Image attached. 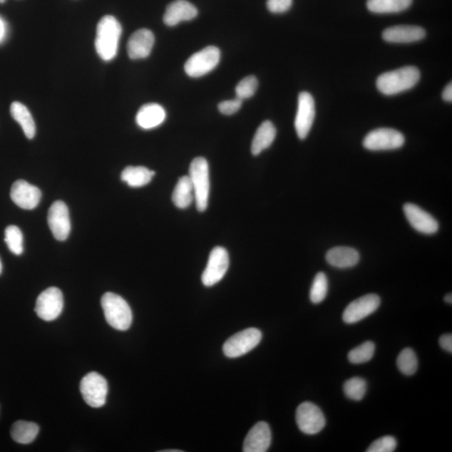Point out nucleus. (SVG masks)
Wrapping results in <instances>:
<instances>
[{"instance_id": "obj_19", "label": "nucleus", "mask_w": 452, "mask_h": 452, "mask_svg": "<svg viewBox=\"0 0 452 452\" xmlns=\"http://www.w3.org/2000/svg\"><path fill=\"white\" fill-rule=\"evenodd\" d=\"M198 16V9L186 0H175L168 4L163 22L168 26H175L182 21H190Z\"/></svg>"}, {"instance_id": "obj_27", "label": "nucleus", "mask_w": 452, "mask_h": 452, "mask_svg": "<svg viewBox=\"0 0 452 452\" xmlns=\"http://www.w3.org/2000/svg\"><path fill=\"white\" fill-rule=\"evenodd\" d=\"M11 113L16 121L21 125L24 133L29 139H32L36 135V128L35 121L30 111L25 105L14 102L11 104Z\"/></svg>"}, {"instance_id": "obj_13", "label": "nucleus", "mask_w": 452, "mask_h": 452, "mask_svg": "<svg viewBox=\"0 0 452 452\" xmlns=\"http://www.w3.org/2000/svg\"><path fill=\"white\" fill-rule=\"evenodd\" d=\"M381 302V297L376 294H367L359 297L346 307L343 319L349 324L358 323L374 314L379 309Z\"/></svg>"}, {"instance_id": "obj_9", "label": "nucleus", "mask_w": 452, "mask_h": 452, "mask_svg": "<svg viewBox=\"0 0 452 452\" xmlns=\"http://www.w3.org/2000/svg\"><path fill=\"white\" fill-rule=\"evenodd\" d=\"M63 307V294L59 288L52 287L47 288L38 297L35 311L42 320L51 322L58 319Z\"/></svg>"}, {"instance_id": "obj_2", "label": "nucleus", "mask_w": 452, "mask_h": 452, "mask_svg": "<svg viewBox=\"0 0 452 452\" xmlns=\"http://www.w3.org/2000/svg\"><path fill=\"white\" fill-rule=\"evenodd\" d=\"M420 79L419 69L416 66H405L379 76L376 86L384 95L393 96L413 88Z\"/></svg>"}, {"instance_id": "obj_21", "label": "nucleus", "mask_w": 452, "mask_h": 452, "mask_svg": "<svg viewBox=\"0 0 452 452\" xmlns=\"http://www.w3.org/2000/svg\"><path fill=\"white\" fill-rule=\"evenodd\" d=\"M166 112L160 104L148 103L139 109L136 122L143 129L155 128L165 121Z\"/></svg>"}, {"instance_id": "obj_7", "label": "nucleus", "mask_w": 452, "mask_h": 452, "mask_svg": "<svg viewBox=\"0 0 452 452\" xmlns=\"http://www.w3.org/2000/svg\"><path fill=\"white\" fill-rule=\"evenodd\" d=\"M220 61V51L217 47H205L190 57L185 65V70L190 78H201L212 71Z\"/></svg>"}, {"instance_id": "obj_22", "label": "nucleus", "mask_w": 452, "mask_h": 452, "mask_svg": "<svg viewBox=\"0 0 452 452\" xmlns=\"http://www.w3.org/2000/svg\"><path fill=\"white\" fill-rule=\"evenodd\" d=\"M326 260L332 267L347 269L357 265L360 256L359 252L352 247H337L329 250Z\"/></svg>"}, {"instance_id": "obj_20", "label": "nucleus", "mask_w": 452, "mask_h": 452, "mask_svg": "<svg viewBox=\"0 0 452 452\" xmlns=\"http://www.w3.org/2000/svg\"><path fill=\"white\" fill-rule=\"evenodd\" d=\"M424 29L415 26H396L386 29L382 34L383 39L389 43H413L426 37Z\"/></svg>"}, {"instance_id": "obj_18", "label": "nucleus", "mask_w": 452, "mask_h": 452, "mask_svg": "<svg viewBox=\"0 0 452 452\" xmlns=\"http://www.w3.org/2000/svg\"><path fill=\"white\" fill-rule=\"evenodd\" d=\"M155 41V35L148 29H141L134 32L128 42V54L130 58H147L150 55Z\"/></svg>"}, {"instance_id": "obj_5", "label": "nucleus", "mask_w": 452, "mask_h": 452, "mask_svg": "<svg viewBox=\"0 0 452 452\" xmlns=\"http://www.w3.org/2000/svg\"><path fill=\"white\" fill-rule=\"evenodd\" d=\"M80 391L84 401L93 408L103 407L107 400L108 384L97 372H91L81 379Z\"/></svg>"}, {"instance_id": "obj_39", "label": "nucleus", "mask_w": 452, "mask_h": 452, "mask_svg": "<svg viewBox=\"0 0 452 452\" xmlns=\"http://www.w3.org/2000/svg\"><path fill=\"white\" fill-rule=\"evenodd\" d=\"M442 98H443L446 102H452V85L451 83L446 86L443 93H442Z\"/></svg>"}, {"instance_id": "obj_26", "label": "nucleus", "mask_w": 452, "mask_h": 452, "mask_svg": "<svg viewBox=\"0 0 452 452\" xmlns=\"http://www.w3.org/2000/svg\"><path fill=\"white\" fill-rule=\"evenodd\" d=\"M155 175V171L149 170L145 167L128 166L122 172L121 180L130 187L139 188L149 184Z\"/></svg>"}, {"instance_id": "obj_16", "label": "nucleus", "mask_w": 452, "mask_h": 452, "mask_svg": "<svg viewBox=\"0 0 452 452\" xmlns=\"http://www.w3.org/2000/svg\"><path fill=\"white\" fill-rule=\"evenodd\" d=\"M11 197L14 204L24 210H33L39 205L41 191L37 187L20 180L14 183Z\"/></svg>"}, {"instance_id": "obj_41", "label": "nucleus", "mask_w": 452, "mask_h": 452, "mask_svg": "<svg viewBox=\"0 0 452 452\" xmlns=\"http://www.w3.org/2000/svg\"><path fill=\"white\" fill-rule=\"evenodd\" d=\"M445 301L446 302H447V304H452V296L450 293V294H447L445 297Z\"/></svg>"}, {"instance_id": "obj_30", "label": "nucleus", "mask_w": 452, "mask_h": 452, "mask_svg": "<svg viewBox=\"0 0 452 452\" xmlns=\"http://www.w3.org/2000/svg\"><path fill=\"white\" fill-rule=\"evenodd\" d=\"M329 291V281L324 272L317 274L310 290V300L312 304H320L323 302Z\"/></svg>"}, {"instance_id": "obj_29", "label": "nucleus", "mask_w": 452, "mask_h": 452, "mask_svg": "<svg viewBox=\"0 0 452 452\" xmlns=\"http://www.w3.org/2000/svg\"><path fill=\"white\" fill-rule=\"evenodd\" d=\"M344 391L350 400L360 401L366 394L367 382L360 377L351 378L344 383Z\"/></svg>"}, {"instance_id": "obj_42", "label": "nucleus", "mask_w": 452, "mask_h": 452, "mask_svg": "<svg viewBox=\"0 0 452 452\" xmlns=\"http://www.w3.org/2000/svg\"><path fill=\"white\" fill-rule=\"evenodd\" d=\"M163 452H182V451H180V450H166V451H163Z\"/></svg>"}, {"instance_id": "obj_23", "label": "nucleus", "mask_w": 452, "mask_h": 452, "mask_svg": "<svg viewBox=\"0 0 452 452\" xmlns=\"http://www.w3.org/2000/svg\"><path fill=\"white\" fill-rule=\"evenodd\" d=\"M277 129L271 121H265L257 130L252 143V153L255 156L259 155L265 149L270 147L275 140Z\"/></svg>"}, {"instance_id": "obj_28", "label": "nucleus", "mask_w": 452, "mask_h": 452, "mask_svg": "<svg viewBox=\"0 0 452 452\" xmlns=\"http://www.w3.org/2000/svg\"><path fill=\"white\" fill-rule=\"evenodd\" d=\"M413 0H368L367 8L375 14H393L406 11Z\"/></svg>"}, {"instance_id": "obj_25", "label": "nucleus", "mask_w": 452, "mask_h": 452, "mask_svg": "<svg viewBox=\"0 0 452 452\" xmlns=\"http://www.w3.org/2000/svg\"><path fill=\"white\" fill-rule=\"evenodd\" d=\"M172 200L178 208L186 209L195 200L193 185L189 176H183L173 192Z\"/></svg>"}, {"instance_id": "obj_8", "label": "nucleus", "mask_w": 452, "mask_h": 452, "mask_svg": "<svg viewBox=\"0 0 452 452\" xmlns=\"http://www.w3.org/2000/svg\"><path fill=\"white\" fill-rule=\"evenodd\" d=\"M405 143V137L397 130L379 128L373 130L364 138L363 145L368 150L384 151L400 148Z\"/></svg>"}, {"instance_id": "obj_36", "label": "nucleus", "mask_w": 452, "mask_h": 452, "mask_svg": "<svg viewBox=\"0 0 452 452\" xmlns=\"http://www.w3.org/2000/svg\"><path fill=\"white\" fill-rule=\"evenodd\" d=\"M293 0H267V6L273 14H282L289 11Z\"/></svg>"}, {"instance_id": "obj_6", "label": "nucleus", "mask_w": 452, "mask_h": 452, "mask_svg": "<svg viewBox=\"0 0 452 452\" xmlns=\"http://www.w3.org/2000/svg\"><path fill=\"white\" fill-rule=\"evenodd\" d=\"M262 332L257 329L250 328L235 334L226 341L223 346V352L226 357L238 358L247 354L261 343Z\"/></svg>"}, {"instance_id": "obj_37", "label": "nucleus", "mask_w": 452, "mask_h": 452, "mask_svg": "<svg viewBox=\"0 0 452 452\" xmlns=\"http://www.w3.org/2000/svg\"><path fill=\"white\" fill-rule=\"evenodd\" d=\"M242 100L235 98L233 100L224 101L218 106L220 112L224 115H232L237 113L242 108Z\"/></svg>"}, {"instance_id": "obj_17", "label": "nucleus", "mask_w": 452, "mask_h": 452, "mask_svg": "<svg viewBox=\"0 0 452 452\" xmlns=\"http://www.w3.org/2000/svg\"><path fill=\"white\" fill-rule=\"evenodd\" d=\"M272 443V431L267 422L261 421L249 431L243 445L244 452H266Z\"/></svg>"}, {"instance_id": "obj_15", "label": "nucleus", "mask_w": 452, "mask_h": 452, "mask_svg": "<svg viewBox=\"0 0 452 452\" xmlns=\"http://www.w3.org/2000/svg\"><path fill=\"white\" fill-rule=\"evenodd\" d=\"M404 213L412 227L422 234L433 235L438 232L439 224L421 207L407 203L403 207Z\"/></svg>"}, {"instance_id": "obj_12", "label": "nucleus", "mask_w": 452, "mask_h": 452, "mask_svg": "<svg viewBox=\"0 0 452 452\" xmlns=\"http://www.w3.org/2000/svg\"><path fill=\"white\" fill-rule=\"evenodd\" d=\"M316 116L315 102L312 96L302 91L298 97L295 128L298 138L305 139L309 135Z\"/></svg>"}, {"instance_id": "obj_14", "label": "nucleus", "mask_w": 452, "mask_h": 452, "mask_svg": "<svg viewBox=\"0 0 452 452\" xmlns=\"http://www.w3.org/2000/svg\"><path fill=\"white\" fill-rule=\"evenodd\" d=\"M48 224L56 240H66L71 232V220L68 207L62 201H56L48 212Z\"/></svg>"}, {"instance_id": "obj_33", "label": "nucleus", "mask_w": 452, "mask_h": 452, "mask_svg": "<svg viewBox=\"0 0 452 452\" xmlns=\"http://www.w3.org/2000/svg\"><path fill=\"white\" fill-rule=\"evenodd\" d=\"M4 240L7 244L9 251L13 254L20 256L24 252V238L20 228L16 225H9L6 229V237Z\"/></svg>"}, {"instance_id": "obj_38", "label": "nucleus", "mask_w": 452, "mask_h": 452, "mask_svg": "<svg viewBox=\"0 0 452 452\" xmlns=\"http://www.w3.org/2000/svg\"><path fill=\"white\" fill-rule=\"evenodd\" d=\"M439 343L441 347L450 354L452 353V336L451 334L442 335Z\"/></svg>"}, {"instance_id": "obj_3", "label": "nucleus", "mask_w": 452, "mask_h": 452, "mask_svg": "<svg viewBox=\"0 0 452 452\" xmlns=\"http://www.w3.org/2000/svg\"><path fill=\"white\" fill-rule=\"evenodd\" d=\"M104 312L105 319L113 329L126 331L133 323L131 307L121 296L113 292H107L101 300Z\"/></svg>"}, {"instance_id": "obj_24", "label": "nucleus", "mask_w": 452, "mask_h": 452, "mask_svg": "<svg viewBox=\"0 0 452 452\" xmlns=\"http://www.w3.org/2000/svg\"><path fill=\"white\" fill-rule=\"evenodd\" d=\"M39 431L40 427L36 423L18 421L14 423L11 434L13 440L17 443L28 445L36 440Z\"/></svg>"}, {"instance_id": "obj_40", "label": "nucleus", "mask_w": 452, "mask_h": 452, "mask_svg": "<svg viewBox=\"0 0 452 452\" xmlns=\"http://www.w3.org/2000/svg\"><path fill=\"white\" fill-rule=\"evenodd\" d=\"M6 23H4L2 19L0 18V42H1L4 39V37H6Z\"/></svg>"}, {"instance_id": "obj_35", "label": "nucleus", "mask_w": 452, "mask_h": 452, "mask_svg": "<svg viewBox=\"0 0 452 452\" xmlns=\"http://www.w3.org/2000/svg\"><path fill=\"white\" fill-rule=\"evenodd\" d=\"M397 441L394 437L386 436L374 441L371 445L369 446L366 451L368 452H393L396 451Z\"/></svg>"}, {"instance_id": "obj_4", "label": "nucleus", "mask_w": 452, "mask_h": 452, "mask_svg": "<svg viewBox=\"0 0 452 452\" xmlns=\"http://www.w3.org/2000/svg\"><path fill=\"white\" fill-rule=\"evenodd\" d=\"M189 177L193 185L196 208L204 212L208 207L210 189L209 165L205 158H195L192 161Z\"/></svg>"}, {"instance_id": "obj_10", "label": "nucleus", "mask_w": 452, "mask_h": 452, "mask_svg": "<svg viewBox=\"0 0 452 452\" xmlns=\"http://www.w3.org/2000/svg\"><path fill=\"white\" fill-rule=\"evenodd\" d=\"M296 421L299 430L306 435H316L323 431L326 425L323 411L311 402H304L298 406Z\"/></svg>"}, {"instance_id": "obj_11", "label": "nucleus", "mask_w": 452, "mask_h": 452, "mask_svg": "<svg viewBox=\"0 0 452 452\" xmlns=\"http://www.w3.org/2000/svg\"><path fill=\"white\" fill-rule=\"evenodd\" d=\"M229 266L227 251L221 247L214 248L210 254L205 270L202 274V282L208 287L217 284L227 272Z\"/></svg>"}, {"instance_id": "obj_43", "label": "nucleus", "mask_w": 452, "mask_h": 452, "mask_svg": "<svg viewBox=\"0 0 452 452\" xmlns=\"http://www.w3.org/2000/svg\"><path fill=\"white\" fill-rule=\"evenodd\" d=\"M2 271H3V265H2L1 259H0V274L2 273Z\"/></svg>"}, {"instance_id": "obj_31", "label": "nucleus", "mask_w": 452, "mask_h": 452, "mask_svg": "<svg viewBox=\"0 0 452 452\" xmlns=\"http://www.w3.org/2000/svg\"><path fill=\"white\" fill-rule=\"evenodd\" d=\"M397 366L400 371L406 375H413L417 371V356L411 348L403 349L397 358Z\"/></svg>"}, {"instance_id": "obj_44", "label": "nucleus", "mask_w": 452, "mask_h": 452, "mask_svg": "<svg viewBox=\"0 0 452 452\" xmlns=\"http://www.w3.org/2000/svg\"><path fill=\"white\" fill-rule=\"evenodd\" d=\"M6 2V0H0V4Z\"/></svg>"}, {"instance_id": "obj_1", "label": "nucleus", "mask_w": 452, "mask_h": 452, "mask_svg": "<svg viewBox=\"0 0 452 452\" xmlns=\"http://www.w3.org/2000/svg\"><path fill=\"white\" fill-rule=\"evenodd\" d=\"M122 31L121 24L116 18L106 16L101 19L97 27L95 47L103 61H110L116 57Z\"/></svg>"}, {"instance_id": "obj_32", "label": "nucleus", "mask_w": 452, "mask_h": 452, "mask_svg": "<svg viewBox=\"0 0 452 452\" xmlns=\"http://www.w3.org/2000/svg\"><path fill=\"white\" fill-rule=\"evenodd\" d=\"M374 352L375 344L371 341H366V342L351 350L348 359L351 363L355 364L366 363L372 359Z\"/></svg>"}, {"instance_id": "obj_34", "label": "nucleus", "mask_w": 452, "mask_h": 452, "mask_svg": "<svg viewBox=\"0 0 452 452\" xmlns=\"http://www.w3.org/2000/svg\"><path fill=\"white\" fill-rule=\"evenodd\" d=\"M258 88V81L256 76H249L240 81L237 88H235V94L237 98L240 100H245L253 97Z\"/></svg>"}]
</instances>
